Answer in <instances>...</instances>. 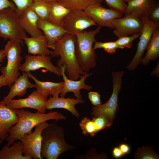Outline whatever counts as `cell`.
Wrapping results in <instances>:
<instances>
[{"instance_id":"obj_1","label":"cell","mask_w":159,"mask_h":159,"mask_svg":"<svg viewBox=\"0 0 159 159\" xmlns=\"http://www.w3.org/2000/svg\"><path fill=\"white\" fill-rule=\"evenodd\" d=\"M14 111L18 120L8 131V135L5 139L8 146L19 140L25 134L31 133L33 128L41 123L52 120L57 121L65 120L67 118L61 113L56 111L46 113H33L23 108L15 109Z\"/></svg>"},{"instance_id":"obj_2","label":"cell","mask_w":159,"mask_h":159,"mask_svg":"<svg viewBox=\"0 0 159 159\" xmlns=\"http://www.w3.org/2000/svg\"><path fill=\"white\" fill-rule=\"evenodd\" d=\"M76 39L74 34L66 33L56 42L50 55L52 57L60 56L57 62V66L59 67L64 64L65 72L68 77L73 80H78L81 75L85 73L81 69L76 59Z\"/></svg>"},{"instance_id":"obj_3","label":"cell","mask_w":159,"mask_h":159,"mask_svg":"<svg viewBox=\"0 0 159 159\" xmlns=\"http://www.w3.org/2000/svg\"><path fill=\"white\" fill-rule=\"evenodd\" d=\"M41 135L42 159H57L64 153L78 148L66 141L64 129L55 123L49 124L42 130Z\"/></svg>"},{"instance_id":"obj_4","label":"cell","mask_w":159,"mask_h":159,"mask_svg":"<svg viewBox=\"0 0 159 159\" xmlns=\"http://www.w3.org/2000/svg\"><path fill=\"white\" fill-rule=\"evenodd\" d=\"M101 28L102 27L98 26L94 30L82 31L74 34L76 38L75 52L76 59L84 72H88L96 66L97 55L93 46L96 41L95 35Z\"/></svg>"},{"instance_id":"obj_5","label":"cell","mask_w":159,"mask_h":159,"mask_svg":"<svg viewBox=\"0 0 159 159\" xmlns=\"http://www.w3.org/2000/svg\"><path fill=\"white\" fill-rule=\"evenodd\" d=\"M21 45L18 42L9 40L5 46L4 49L7 62L6 66L0 70L5 77L4 86L10 87L20 75L19 71L22 65Z\"/></svg>"},{"instance_id":"obj_6","label":"cell","mask_w":159,"mask_h":159,"mask_svg":"<svg viewBox=\"0 0 159 159\" xmlns=\"http://www.w3.org/2000/svg\"><path fill=\"white\" fill-rule=\"evenodd\" d=\"M26 36L15 10L8 8L0 11V37L17 41L22 45Z\"/></svg>"},{"instance_id":"obj_7","label":"cell","mask_w":159,"mask_h":159,"mask_svg":"<svg viewBox=\"0 0 159 159\" xmlns=\"http://www.w3.org/2000/svg\"><path fill=\"white\" fill-rule=\"evenodd\" d=\"M124 73L123 71L112 72L113 89L112 95L105 103L92 106V116L103 115L113 121L119 108L118 95L122 87V77Z\"/></svg>"},{"instance_id":"obj_8","label":"cell","mask_w":159,"mask_h":159,"mask_svg":"<svg viewBox=\"0 0 159 159\" xmlns=\"http://www.w3.org/2000/svg\"><path fill=\"white\" fill-rule=\"evenodd\" d=\"M143 23V28L139 36L135 55L126 68L129 71L136 69L140 63L143 54L150 42L154 30L159 26V23L150 20L147 17L140 18Z\"/></svg>"},{"instance_id":"obj_9","label":"cell","mask_w":159,"mask_h":159,"mask_svg":"<svg viewBox=\"0 0 159 159\" xmlns=\"http://www.w3.org/2000/svg\"><path fill=\"white\" fill-rule=\"evenodd\" d=\"M49 125L46 122L41 123L35 126L33 132L25 134L19 139L23 145V154L29 159H42L40 155L41 134Z\"/></svg>"},{"instance_id":"obj_10","label":"cell","mask_w":159,"mask_h":159,"mask_svg":"<svg viewBox=\"0 0 159 159\" xmlns=\"http://www.w3.org/2000/svg\"><path fill=\"white\" fill-rule=\"evenodd\" d=\"M97 24L84 10L71 11L64 19L62 27L68 33L74 34Z\"/></svg>"},{"instance_id":"obj_11","label":"cell","mask_w":159,"mask_h":159,"mask_svg":"<svg viewBox=\"0 0 159 159\" xmlns=\"http://www.w3.org/2000/svg\"><path fill=\"white\" fill-rule=\"evenodd\" d=\"M111 22L113 33L118 38L140 34L143 28L141 19L130 15H125L124 17L114 19Z\"/></svg>"},{"instance_id":"obj_12","label":"cell","mask_w":159,"mask_h":159,"mask_svg":"<svg viewBox=\"0 0 159 159\" xmlns=\"http://www.w3.org/2000/svg\"><path fill=\"white\" fill-rule=\"evenodd\" d=\"M84 11L98 26L112 29L113 27L112 20L122 17L123 14L114 9L105 8L101 4L91 5Z\"/></svg>"},{"instance_id":"obj_13","label":"cell","mask_w":159,"mask_h":159,"mask_svg":"<svg viewBox=\"0 0 159 159\" xmlns=\"http://www.w3.org/2000/svg\"><path fill=\"white\" fill-rule=\"evenodd\" d=\"M50 56L29 54L25 57V61L22 64L20 70L28 72L40 68H45L50 73L62 76L60 68L54 65L51 61Z\"/></svg>"},{"instance_id":"obj_14","label":"cell","mask_w":159,"mask_h":159,"mask_svg":"<svg viewBox=\"0 0 159 159\" xmlns=\"http://www.w3.org/2000/svg\"><path fill=\"white\" fill-rule=\"evenodd\" d=\"M47 100L37 90L34 91L26 98L16 100L12 99L6 105L12 109H19L24 108L35 109L37 112H46V103Z\"/></svg>"},{"instance_id":"obj_15","label":"cell","mask_w":159,"mask_h":159,"mask_svg":"<svg viewBox=\"0 0 159 159\" xmlns=\"http://www.w3.org/2000/svg\"><path fill=\"white\" fill-rule=\"evenodd\" d=\"M64 80V85L60 95L64 97L66 94L69 92L73 93L74 95L76 98L82 99L80 90L83 89L89 90L92 89V87L86 84L85 83L86 79L91 75L92 73H88L85 72L84 74L81 75L79 80H73L69 79L65 74L64 64L59 67Z\"/></svg>"},{"instance_id":"obj_16","label":"cell","mask_w":159,"mask_h":159,"mask_svg":"<svg viewBox=\"0 0 159 159\" xmlns=\"http://www.w3.org/2000/svg\"><path fill=\"white\" fill-rule=\"evenodd\" d=\"M84 102L85 100L82 99L50 96L46 100L45 108L49 110L54 108L64 109L70 112L76 118L79 119L80 114L76 109L75 106Z\"/></svg>"},{"instance_id":"obj_17","label":"cell","mask_w":159,"mask_h":159,"mask_svg":"<svg viewBox=\"0 0 159 159\" xmlns=\"http://www.w3.org/2000/svg\"><path fill=\"white\" fill-rule=\"evenodd\" d=\"M18 17L22 28L32 37H39L43 34L38 27V24L40 19L32 9L27 8L19 14Z\"/></svg>"},{"instance_id":"obj_18","label":"cell","mask_w":159,"mask_h":159,"mask_svg":"<svg viewBox=\"0 0 159 159\" xmlns=\"http://www.w3.org/2000/svg\"><path fill=\"white\" fill-rule=\"evenodd\" d=\"M29 77L27 72H23L10 87L9 92L4 97L2 100L0 101V104L6 105L14 97L24 95L28 89L36 88L35 84L32 83L29 81Z\"/></svg>"},{"instance_id":"obj_19","label":"cell","mask_w":159,"mask_h":159,"mask_svg":"<svg viewBox=\"0 0 159 159\" xmlns=\"http://www.w3.org/2000/svg\"><path fill=\"white\" fill-rule=\"evenodd\" d=\"M38 27L46 37L48 48L53 50L56 42L67 32L61 26L52 24L47 20L39 19Z\"/></svg>"},{"instance_id":"obj_20","label":"cell","mask_w":159,"mask_h":159,"mask_svg":"<svg viewBox=\"0 0 159 159\" xmlns=\"http://www.w3.org/2000/svg\"><path fill=\"white\" fill-rule=\"evenodd\" d=\"M158 0H133L127 3L125 15L148 17Z\"/></svg>"},{"instance_id":"obj_21","label":"cell","mask_w":159,"mask_h":159,"mask_svg":"<svg viewBox=\"0 0 159 159\" xmlns=\"http://www.w3.org/2000/svg\"><path fill=\"white\" fill-rule=\"evenodd\" d=\"M14 110L0 104V140H5L9 129L18 121Z\"/></svg>"},{"instance_id":"obj_22","label":"cell","mask_w":159,"mask_h":159,"mask_svg":"<svg viewBox=\"0 0 159 159\" xmlns=\"http://www.w3.org/2000/svg\"><path fill=\"white\" fill-rule=\"evenodd\" d=\"M23 41L27 46L28 52L29 54L50 56L52 51L47 47V40L44 34L37 37H29L26 36Z\"/></svg>"},{"instance_id":"obj_23","label":"cell","mask_w":159,"mask_h":159,"mask_svg":"<svg viewBox=\"0 0 159 159\" xmlns=\"http://www.w3.org/2000/svg\"><path fill=\"white\" fill-rule=\"evenodd\" d=\"M29 77L35 82L36 90L47 100L49 95L52 97H58L61 93L64 85V82H43L39 80L30 72L27 73Z\"/></svg>"},{"instance_id":"obj_24","label":"cell","mask_w":159,"mask_h":159,"mask_svg":"<svg viewBox=\"0 0 159 159\" xmlns=\"http://www.w3.org/2000/svg\"><path fill=\"white\" fill-rule=\"evenodd\" d=\"M146 49V54L140 62L144 65H148L150 61H154L159 58V26L154 31Z\"/></svg>"},{"instance_id":"obj_25","label":"cell","mask_w":159,"mask_h":159,"mask_svg":"<svg viewBox=\"0 0 159 159\" xmlns=\"http://www.w3.org/2000/svg\"><path fill=\"white\" fill-rule=\"evenodd\" d=\"M11 146L5 145L0 150V159H29L23 154V145L19 140Z\"/></svg>"},{"instance_id":"obj_26","label":"cell","mask_w":159,"mask_h":159,"mask_svg":"<svg viewBox=\"0 0 159 159\" xmlns=\"http://www.w3.org/2000/svg\"><path fill=\"white\" fill-rule=\"evenodd\" d=\"M70 11L58 1L51 3L50 11L47 21L62 26L64 19Z\"/></svg>"},{"instance_id":"obj_27","label":"cell","mask_w":159,"mask_h":159,"mask_svg":"<svg viewBox=\"0 0 159 159\" xmlns=\"http://www.w3.org/2000/svg\"><path fill=\"white\" fill-rule=\"evenodd\" d=\"M103 0H59L58 2L71 11H84L93 5L101 4Z\"/></svg>"},{"instance_id":"obj_28","label":"cell","mask_w":159,"mask_h":159,"mask_svg":"<svg viewBox=\"0 0 159 159\" xmlns=\"http://www.w3.org/2000/svg\"><path fill=\"white\" fill-rule=\"evenodd\" d=\"M28 8L33 10L40 19L47 20L50 10L51 3L44 0H34Z\"/></svg>"},{"instance_id":"obj_29","label":"cell","mask_w":159,"mask_h":159,"mask_svg":"<svg viewBox=\"0 0 159 159\" xmlns=\"http://www.w3.org/2000/svg\"><path fill=\"white\" fill-rule=\"evenodd\" d=\"M79 126L82 133L85 136L93 137L98 132L94 122L87 117L81 120Z\"/></svg>"},{"instance_id":"obj_30","label":"cell","mask_w":159,"mask_h":159,"mask_svg":"<svg viewBox=\"0 0 159 159\" xmlns=\"http://www.w3.org/2000/svg\"><path fill=\"white\" fill-rule=\"evenodd\" d=\"M134 157L139 159H158L159 158L158 155L149 146H143L138 149Z\"/></svg>"},{"instance_id":"obj_31","label":"cell","mask_w":159,"mask_h":159,"mask_svg":"<svg viewBox=\"0 0 159 159\" xmlns=\"http://www.w3.org/2000/svg\"><path fill=\"white\" fill-rule=\"evenodd\" d=\"M93 116L92 120L95 124L98 132L109 127L113 122L103 115H98Z\"/></svg>"},{"instance_id":"obj_32","label":"cell","mask_w":159,"mask_h":159,"mask_svg":"<svg viewBox=\"0 0 159 159\" xmlns=\"http://www.w3.org/2000/svg\"><path fill=\"white\" fill-rule=\"evenodd\" d=\"M93 48L95 50L98 49H103L111 54H114L117 49L115 41L102 42L96 41L94 42Z\"/></svg>"},{"instance_id":"obj_33","label":"cell","mask_w":159,"mask_h":159,"mask_svg":"<svg viewBox=\"0 0 159 159\" xmlns=\"http://www.w3.org/2000/svg\"><path fill=\"white\" fill-rule=\"evenodd\" d=\"M140 34L124 36L118 38L115 41L117 49H121L127 47L130 48L133 41L138 37Z\"/></svg>"},{"instance_id":"obj_34","label":"cell","mask_w":159,"mask_h":159,"mask_svg":"<svg viewBox=\"0 0 159 159\" xmlns=\"http://www.w3.org/2000/svg\"><path fill=\"white\" fill-rule=\"evenodd\" d=\"M107 5L110 8L115 9L125 14L127 4L123 0H105Z\"/></svg>"},{"instance_id":"obj_35","label":"cell","mask_w":159,"mask_h":159,"mask_svg":"<svg viewBox=\"0 0 159 159\" xmlns=\"http://www.w3.org/2000/svg\"><path fill=\"white\" fill-rule=\"evenodd\" d=\"M15 4V12L18 16L26 9L28 8L34 0H9Z\"/></svg>"},{"instance_id":"obj_36","label":"cell","mask_w":159,"mask_h":159,"mask_svg":"<svg viewBox=\"0 0 159 159\" xmlns=\"http://www.w3.org/2000/svg\"><path fill=\"white\" fill-rule=\"evenodd\" d=\"M148 18L150 20L159 23V3L158 0L152 10Z\"/></svg>"},{"instance_id":"obj_37","label":"cell","mask_w":159,"mask_h":159,"mask_svg":"<svg viewBox=\"0 0 159 159\" xmlns=\"http://www.w3.org/2000/svg\"><path fill=\"white\" fill-rule=\"evenodd\" d=\"M88 97L93 105L96 106L101 104L100 95L98 92H90L88 93Z\"/></svg>"},{"instance_id":"obj_38","label":"cell","mask_w":159,"mask_h":159,"mask_svg":"<svg viewBox=\"0 0 159 159\" xmlns=\"http://www.w3.org/2000/svg\"><path fill=\"white\" fill-rule=\"evenodd\" d=\"M8 8H11L15 11L16 7L14 3L9 0H0V11Z\"/></svg>"},{"instance_id":"obj_39","label":"cell","mask_w":159,"mask_h":159,"mask_svg":"<svg viewBox=\"0 0 159 159\" xmlns=\"http://www.w3.org/2000/svg\"><path fill=\"white\" fill-rule=\"evenodd\" d=\"M113 156L116 158H119L124 155L119 147H115L112 151Z\"/></svg>"},{"instance_id":"obj_40","label":"cell","mask_w":159,"mask_h":159,"mask_svg":"<svg viewBox=\"0 0 159 159\" xmlns=\"http://www.w3.org/2000/svg\"><path fill=\"white\" fill-rule=\"evenodd\" d=\"M119 147L124 155L130 153V148L127 144L122 143L119 145Z\"/></svg>"},{"instance_id":"obj_41","label":"cell","mask_w":159,"mask_h":159,"mask_svg":"<svg viewBox=\"0 0 159 159\" xmlns=\"http://www.w3.org/2000/svg\"><path fill=\"white\" fill-rule=\"evenodd\" d=\"M5 57V54L4 49H0V70L1 68V63L4 61V59Z\"/></svg>"},{"instance_id":"obj_42","label":"cell","mask_w":159,"mask_h":159,"mask_svg":"<svg viewBox=\"0 0 159 159\" xmlns=\"http://www.w3.org/2000/svg\"><path fill=\"white\" fill-rule=\"evenodd\" d=\"M158 69H159V63H158L156 65V67L153 70L151 74V75L152 76H154L155 75V74H157L156 75H157V76L158 77V75L157 74L156 72H157L159 73V72H158V71H159Z\"/></svg>"},{"instance_id":"obj_43","label":"cell","mask_w":159,"mask_h":159,"mask_svg":"<svg viewBox=\"0 0 159 159\" xmlns=\"http://www.w3.org/2000/svg\"><path fill=\"white\" fill-rule=\"evenodd\" d=\"M5 77L4 75L1 74L0 76V87L4 86Z\"/></svg>"},{"instance_id":"obj_44","label":"cell","mask_w":159,"mask_h":159,"mask_svg":"<svg viewBox=\"0 0 159 159\" xmlns=\"http://www.w3.org/2000/svg\"><path fill=\"white\" fill-rule=\"evenodd\" d=\"M46 1L49 3H51L54 2L58 1L59 0H44Z\"/></svg>"},{"instance_id":"obj_45","label":"cell","mask_w":159,"mask_h":159,"mask_svg":"<svg viewBox=\"0 0 159 159\" xmlns=\"http://www.w3.org/2000/svg\"><path fill=\"white\" fill-rule=\"evenodd\" d=\"M133 0H123L125 3H128Z\"/></svg>"},{"instance_id":"obj_46","label":"cell","mask_w":159,"mask_h":159,"mask_svg":"<svg viewBox=\"0 0 159 159\" xmlns=\"http://www.w3.org/2000/svg\"><path fill=\"white\" fill-rule=\"evenodd\" d=\"M3 140H0V145L2 143Z\"/></svg>"}]
</instances>
